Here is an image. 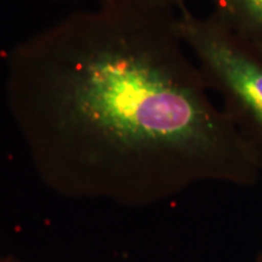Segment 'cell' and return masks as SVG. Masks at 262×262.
<instances>
[{
  "label": "cell",
  "instance_id": "6da1fadb",
  "mask_svg": "<svg viewBox=\"0 0 262 262\" xmlns=\"http://www.w3.org/2000/svg\"><path fill=\"white\" fill-rule=\"evenodd\" d=\"M208 90L176 10L150 0H100L6 62V102L42 183L127 208L257 181L260 163Z\"/></svg>",
  "mask_w": 262,
  "mask_h": 262
},
{
  "label": "cell",
  "instance_id": "7a4b0ae2",
  "mask_svg": "<svg viewBox=\"0 0 262 262\" xmlns=\"http://www.w3.org/2000/svg\"><path fill=\"white\" fill-rule=\"evenodd\" d=\"M179 28L206 86L220 94L224 112L262 169V49L235 32L216 11L196 17L183 9Z\"/></svg>",
  "mask_w": 262,
  "mask_h": 262
},
{
  "label": "cell",
  "instance_id": "3957f363",
  "mask_svg": "<svg viewBox=\"0 0 262 262\" xmlns=\"http://www.w3.org/2000/svg\"><path fill=\"white\" fill-rule=\"evenodd\" d=\"M215 11L248 40L262 49V0H212Z\"/></svg>",
  "mask_w": 262,
  "mask_h": 262
},
{
  "label": "cell",
  "instance_id": "277c9868",
  "mask_svg": "<svg viewBox=\"0 0 262 262\" xmlns=\"http://www.w3.org/2000/svg\"><path fill=\"white\" fill-rule=\"evenodd\" d=\"M150 2H155V3H158V4L169 6V8L175 9L176 11H178V10L179 11H182L183 9H186L185 6L186 0H150Z\"/></svg>",
  "mask_w": 262,
  "mask_h": 262
},
{
  "label": "cell",
  "instance_id": "5b68a950",
  "mask_svg": "<svg viewBox=\"0 0 262 262\" xmlns=\"http://www.w3.org/2000/svg\"><path fill=\"white\" fill-rule=\"evenodd\" d=\"M0 262H25V261L19 260V258L14 257V256H3L0 257Z\"/></svg>",
  "mask_w": 262,
  "mask_h": 262
},
{
  "label": "cell",
  "instance_id": "8992f818",
  "mask_svg": "<svg viewBox=\"0 0 262 262\" xmlns=\"http://www.w3.org/2000/svg\"><path fill=\"white\" fill-rule=\"evenodd\" d=\"M255 262H262V250H261V253L258 254V256H257L256 261H255Z\"/></svg>",
  "mask_w": 262,
  "mask_h": 262
}]
</instances>
